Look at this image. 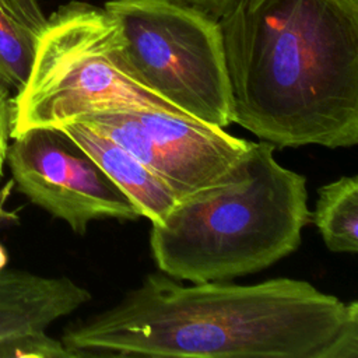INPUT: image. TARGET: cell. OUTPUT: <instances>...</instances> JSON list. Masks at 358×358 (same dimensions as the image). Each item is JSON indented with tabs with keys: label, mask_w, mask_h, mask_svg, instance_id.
I'll list each match as a JSON object with an SVG mask.
<instances>
[{
	"label": "cell",
	"mask_w": 358,
	"mask_h": 358,
	"mask_svg": "<svg viewBox=\"0 0 358 358\" xmlns=\"http://www.w3.org/2000/svg\"><path fill=\"white\" fill-rule=\"evenodd\" d=\"M62 343L74 358H358V302L288 277L185 285L159 271Z\"/></svg>",
	"instance_id": "1"
},
{
	"label": "cell",
	"mask_w": 358,
	"mask_h": 358,
	"mask_svg": "<svg viewBox=\"0 0 358 358\" xmlns=\"http://www.w3.org/2000/svg\"><path fill=\"white\" fill-rule=\"evenodd\" d=\"M218 22L234 123L278 147L358 143V0H235Z\"/></svg>",
	"instance_id": "2"
},
{
	"label": "cell",
	"mask_w": 358,
	"mask_h": 358,
	"mask_svg": "<svg viewBox=\"0 0 358 358\" xmlns=\"http://www.w3.org/2000/svg\"><path fill=\"white\" fill-rule=\"evenodd\" d=\"M274 150L250 141L217 183L152 222L150 249L159 271L221 281L262 271L298 249L310 217L306 178L282 166Z\"/></svg>",
	"instance_id": "3"
},
{
	"label": "cell",
	"mask_w": 358,
	"mask_h": 358,
	"mask_svg": "<svg viewBox=\"0 0 358 358\" xmlns=\"http://www.w3.org/2000/svg\"><path fill=\"white\" fill-rule=\"evenodd\" d=\"M108 109L190 117L141 83L122 29L105 7L69 1L48 18L31 73L13 96L11 137L29 129H59Z\"/></svg>",
	"instance_id": "4"
},
{
	"label": "cell",
	"mask_w": 358,
	"mask_h": 358,
	"mask_svg": "<svg viewBox=\"0 0 358 358\" xmlns=\"http://www.w3.org/2000/svg\"><path fill=\"white\" fill-rule=\"evenodd\" d=\"M103 7L144 85L196 120L234 123L218 20L179 0H106Z\"/></svg>",
	"instance_id": "5"
},
{
	"label": "cell",
	"mask_w": 358,
	"mask_h": 358,
	"mask_svg": "<svg viewBox=\"0 0 358 358\" xmlns=\"http://www.w3.org/2000/svg\"><path fill=\"white\" fill-rule=\"evenodd\" d=\"M8 144L6 164L13 183L76 234L95 220H138L140 211L99 165L63 130H25Z\"/></svg>",
	"instance_id": "6"
},
{
	"label": "cell",
	"mask_w": 358,
	"mask_h": 358,
	"mask_svg": "<svg viewBox=\"0 0 358 358\" xmlns=\"http://www.w3.org/2000/svg\"><path fill=\"white\" fill-rule=\"evenodd\" d=\"M91 292L69 277L22 270L0 271V358H74L46 330L91 301Z\"/></svg>",
	"instance_id": "7"
},
{
	"label": "cell",
	"mask_w": 358,
	"mask_h": 358,
	"mask_svg": "<svg viewBox=\"0 0 358 358\" xmlns=\"http://www.w3.org/2000/svg\"><path fill=\"white\" fill-rule=\"evenodd\" d=\"M133 112L155 147L161 180L176 201L217 183L250 145V140L193 117L150 109Z\"/></svg>",
	"instance_id": "8"
},
{
	"label": "cell",
	"mask_w": 358,
	"mask_h": 358,
	"mask_svg": "<svg viewBox=\"0 0 358 358\" xmlns=\"http://www.w3.org/2000/svg\"><path fill=\"white\" fill-rule=\"evenodd\" d=\"M130 199L141 217L162 221L176 204L171 189L133 154L112 138L83 122L74 120L62 127Z\"/></svg>",
	"instance_id": "9"
},
{
	"label": "cell",
	"mask_w": 358,
	"mask_h": 358,
	"mask_svg": "<svg viewBox=\"0 0 358 358\" xmlns=\"http://www.w3.org/2000/svg\"><path fill=\"white\" fill-rule=\"evenodd\" d=\"M313 224L330 252H358V178L341 176L317 190Z\"/></svg>",
	"instance_id": "10"
},
{
	"label": "cell",
	"mask_w": 358,
	"mask_h": 358,
	"mask_svg": "<svg viewBox=\"0 0 358 358\" xmlns=\"http://www.w3.org/2000/svg\"><path fill=\"white\" fill-rule=\"evenodd\" d=\"M43 31L34 28L0 0V88L17 94L25 84Z\"/></svg>",
	"instance_id": "11"
},
{
	"label": "cell",
	"mask_w": 358,
	"mask_h": 358,
	"mask_svg": "<svg viewBox=\"0 0 358 358\" xmlns=\"http://www.w3.org/2000/svg\"><path fill=\"white\" fill-rule=\"evenodd\" d=\"M13 95L0 88V178L4 175L6 155L11 138Z\"/></svg>",
	"instance_id": "12"
},
{
	"label": "cell",
	"mask_w": 358,
	"mask_h": 358,
	"mask_svg": "<svg viewBox=\"0 0 358 358\" xmlns=\"http://www.w3.org/2000/svg\"><path fill=\"white\" fill-rule=\"evenodd\" d=\"M4 6L17 17L36 29L43 31L48 18L42 13L36 0H1Z\"/></svg>",
	"instance_id": "13"
},
{
	"label": "cell",
	"mask_w": 358,
	"mask_h": 358,
	"mask_svg": "<svg viewBox=\"0 0 358 358\" xmlns=\"http://www.w3.org/2000/svg\"><path fill=\"white\" fill-rule=\"evenodd\" d=\"M179 1L201 10L215 20H220L235 3V0H179Z\"/></svg>",
	"instance_id": "14"
},
{
	"label": "cell",
	"mask_w": 358,
	"mask_h": 358,
	"mask_svg": "<svg viewBox=\"0 0 358 358\" xmlns=\"http://www.w3.org/2000/svg\"><path fill=\"white\" fill-rule=\"evenodd\" d=\"M1 179L0 178V221L4 220L7 217V211H6V203H7V199L11 193V189L14 186L13 180H8L6 183H1Z\"/></svg>",
	"instance_id": "15"
},
{
	"label": "cell",
	"mask_w": 358,
	"mask_h": 358,
	"mask_svg": "<svg viewBox=\"0 0 358 358\" xmlns=\"http://www.w3.org/2000/svg\"><path fill=\"white\" fill-rule=\"evenodd\" d=\"M7 253H6V249L0 245V271L7 266Z\"/></svg>",
	"instance_id": "16"
}]
</instances>
